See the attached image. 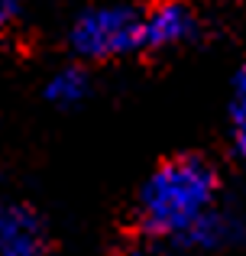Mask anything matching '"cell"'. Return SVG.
Listing matches in <instances>:
<instances>
[{"mask_svg":"<svg viewBox=\"0 0 246 256\" xmlns=\"http://www.w3.org/2000/svg\"><path fill=\"white\" fill-rule=\"evenodd\" d=\"M45 94H49V100L58 104V107H75L88 98V75H84L81 68H62L49 78Z\"/></svg>","mask_w":246,"mask_h":256,"instance_id":"obj_6","label":"cell"},{"mask_svg":"<svg viewBox=\"0 0 246 256\" xmlns=\"http://www.w3.org/2000/svg\"><path fill=\"white\" fill-rule=\"evenodd\" d=\"M19 10H23V0H0V30L10 26L19 16Z\"/></svg>","mask_w":246,"mask_h":256,"instance_id":"obj_8","label":"cell"},{"mask_svg":"<svg viewBox=\"0 0 246 256\" xmlns=\"http://www.w3.org/2000/svg\"><path fill=\"white\" fill-rule=\"evenodd\" d=\"M143 46V13L126 4L84 10L71 26V49L84 58H117Z\"/></svg>","mask_w":246,"mask_h":256,"instance_id":"obj_2","label":"cell"},{"mask_svg":"<svg viewBox=\"0 0 246 256\" xmlns=\"http://www.w3.org/2000/svg\"><path fill=\"white\" fill-rule=\"evenodd\" d=\"M120 256H146V253H120Z\"/></svg>","mask_w":246,"mask_h":256,"instance_id":"obj_10","label":"cell"},{"mask_svg":"<svg viewBox=\"0 0 246 256\" xmlns=\"http://www.w3.org/2000/svg\"><path fill=\"white\" fill-rule=\"evenodd\" d=\"M217 175L201 159H172L149 175L139 192V224L152 237L182 240L208 211H214Z\"/></svg>","mask_w":246,"mask_h":256,"instance_id":"obj_1","label":"cell"},{"mask_svg":"<svg viewBox=\"0 0 246 256\" xmlns=\"http://www.w3.org/2000/svg\"><path fill=\"white\" fill-rule=\"evenodd\" d=\"M234 143L240 152H246V107H234Z\"/></svg>","mask_w":246,"mask_h":256,"instance_id":"obj_7","label":"cell"},{"mask_svg":"<svg viewBox=\"0 0 246 256\" xmlns=\"http://www.w3.org/2000/svg\"><path fill=\"white\" fill-rule=\"evenodd\" d=\"M237 107H246V65L237 75Z\"/></svg>","mask_w":246,"mask_h":256,"instance_id":"obj_9","label":"cell"},{"mask_svg":"<svg viewBox=\"0 0 246 256\" xmlns=\"http://www.w3.org/2000/svg\"><path fill=\"white\" fill-rule=\"evenodd\" d=\"M230 234H234V220L224 218V214H217V211H208L182 237V244L185 246H195V250H217V246L230 244Z\"/></svg>","mask_w":246,"mask_h":256,"instance_id":"obj_5","label":"cell"},{"mask_svg":"<svg viewBox=\"0 0 246 256\" xmlns=\"http://www.w3.org/2000/svg\"><path fill=\"white\" fill-rule=\"evenodd\" d=\"M195 36V13L178 0L152 6L143 13V46L152 49H169V46H182Z\"/></svg>","mask_w":246,"mask_h":256,"instance_id":"obj_4","label":"cell"},{"mask_svg":"<svg viewBox=\"0 0 246 256\" xmlns=\"http://www.w3.org/2000/svg\"><path fill=\"white\" fill-rule=\"evenodd\" d=\"M0 256H49L36 214L0 201Z\"/></svg>","mask_w":246,"mask_h":256,"instance_id":"obj_3","label":"cell"}]
</instances>
